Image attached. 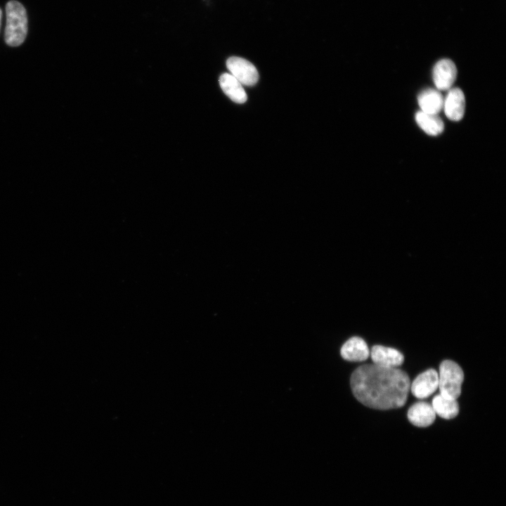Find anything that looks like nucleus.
<instances>
[{"label": "nucleus", "instance_id": "nucleus-14", "mask_svg": "<svg viewBox=\"0 0 506 506\" xmlns=\"http://www.w3.org/2000/svg\"><path fill=\"white\" fill-rule=\"evenodd\" d=\"M435 413L444 419H452L459 413V406L456 399L448 398L441 394L436 395L432 405Z\"/></svg>", "mask_w": 506, "mask_h": 506}, {"label": "nucleus", "instance_id": "nucleus-8", "mask_svg": "<svg viewBox=\"0 0 506 506\" xmlns=\"http://www.w3.org/2000/svg\"><path fill=\"white\" fill-rule=\"evenodd\" d=\"M444 112L452 121L462 119L465 110V99L462 91L458 88L449 90L443 103Z\"/></svg>", "mask_w": 506, "mask_h": 506}, {"label": "nucleus", "instance_id": "nucleus-1", "mask_svg": "<svg viewBox=\"0 0 506 506\" xmlns=\"http://www.w3.org/2000/svg\"><path fill=\"white\" fill-rule=\"evenodd\" d=\"M350 384L354 396L364 406L389 410L405 405L410 382L402 370L366 364L353 372Z\"/></svg>", "mask_w": 506, "mask_h": 506}, {"label": "nucleus", "instance_id": "nucleus-5", "mask_svg": "<svg viewBox=\"0 0 506 506\" xmlns=\"http://www.w3.org/2000/svg\"><path fill=\"white\" fill-rule=\"evenodd\" d=\"M439 375L434 369H429L416 377L410 389L417 398H426L438 388Z\"/></svg>", "mask_w": 506, "mask_h": 506}, {"label": "nucleus", "instance_id": "nucleus-11", "mask_svg": "<svg viewBox=\"0 0 506 506\" xmlns=\"http://www.w3.org/2000/svg\"><path fill=\"white\" fill-rule=\"evenodd\" d=\"M417 101L421 111L437 115L443 108L444 99L438 90L427 89L418 95Z\"/></svg>", "mask_w": 506, "mask_h": 506}, {"label": "nucleus", "instance_id": "nucleus-10", "mask_svg": "<svg viewBox=\"0 0 506 506\" xmlns=\"http://www.w3.org/2000/svg\"><path fill=\"white\" fill-rule=\"evenodd\" d=\"M342 357L349 361L366 360L370 351L365 342L361 337H353L348 339L340 350Z\"/></svg>", "mask_w": 506, "mask_h": 506}, {"label": "nucleus", "instance_id": "nucleus-9", "mask_svg": "<svg viewBox=\"0 0 506 506\" xmlns=\"http://www.w3.org/2000/svg\"><path fill=\"white\" fill-rule=\"evenodd\" d=\"M436 417V413L432 406L426 402L414 403L408 411V420L415 426L427 427L431 425Z\"/></svg>", "mask_w": 506, "mask_h": 506}, {"label": "nucleus", "instance_id": "nucleus-3", "mask_svg": "<svg viewBox=\"0 0 506 506\" xmlns=\"http://www.w3.org/2000/svg\"><path fill=\"white\" fill-rule=\"evenodd\" d=\"M464 373L460 366L450 360L443 361L439 366L438 387L443 396L457 399L462 391Z\"/></svg>", "mask_w": 506, "mask_h": 506}, {"label": "nucleus", "instance_id": "nucleus-2", "mask_svg": "<svg viewBox=\"0 0 506 506\" xmlns=\"http://www.w3.org/2000/svg\"><path fill=\"white\" fill-rule=\"evenodd\" d=\"M6 26L5 41L11 46L23 43L27 32V16L24 6L17 1H10L6 6Z\"/></svg>", "mask_w": 506, "mask_h": 506}, {"label": "nucleus", "instance_id": "nucleus-4", "mask_svg": "<svg viewBox=\"0 0 506 506\" xmlns=\"http://www.w3.org/2000/svg\"><path fill=\"white\" fill-rule=\"evenodd\" d=\"M226 66L230 74L242 84L252 86L259 79V73L254 65L244 58L231 57L226 61Z\"/></svg>", "mask_w": 506, "mask_h": 506}, {"label": "nucleus", "instance_id": "nucleus-15", "mask_svg": "<svg viewBox=\"0 0 506 506\" xmlns=\"http://www.w3.org/2000/svg\"><path fill=\"white\" fill-rule=\"evenodd\" d=\"M1 18H2V11L0 9V27H1Z\"/></svg>", "mask_w": 506, "mask_h": 506}, {"label": "nucleus", "instance_id": "nucleus-7", "mask_svg": "<svg viewBox=\"0 0 506 506\" xmlns=\"http://www.w3.org/2000/svg\"><path fill=\"white\" fill-rule=\"evenodd\" d=\"M370 355L374 364L387 368L400 366L404 361V356L400 351L381 345L373 346Z\"/></svg>", "mask_w": 506, "mask_h": 506}, {"label": "nucleus", "instance_id": "nucleus-13", "mask_svg": "<svg viewBox=\"0 0 506 506\" xmlns=\"http://www.w3.org/2000/svg\"><path fill=\"white\" fill-rule=\"evenodd\" d=\"M415 120L418 126L430 136H437L443 131V122L437 115L419 111L415 115Z\"/></svg>", "mask_w": 506, "mask_h": 506}, {"label": "nucleus", "instance_id": "nucleus-6", "mask_svg": "<svg viewBox=\"0 0 506 506\" xmlns=\"http://www.w3.org/2000/svg\"><path fill=\"white\" fill-rule=\"evenodd\" d=\"M456 76V66L450 59H441L434 67L433 80L437 90L449 89L455 82Z\"/></svg>", "mask_w": 506, "mask_h": 506}, {"label": "nucleus", "instance_id": "nucleus-12", "mask_svg": "<svg viewBox=\"0 0 506 506\" xmlns=\"http://www.w3.org/2000/svg\"><path fill=\"white\" fill-rule=\"evenodd\" d=\"M219 84L223 91L234 102L243 103L247 100V94L242 84L229 73L220 76Z\"/></svg>", "mask_w": 506, "mask_h": 506}]
</instances>
